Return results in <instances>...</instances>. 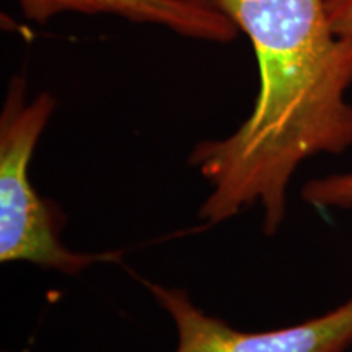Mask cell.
Masks as SVG:
<instances>
[{
  "instance_id": "cell-2",
  "label": "cell",
  "mask_w": 352,
  "mask_h": 352,
  "mask_svg": "<svg viewBox=\"0 0 352 352\" xmlns=\"http://www.w3.org/2000/svg\"><path fill=\"white\" fill-rule=\"evenodd\" d=\"M56 100L41 91L26 100L23 77L8 83L0 113V261L30 263L43 270L78 276L95 264L121 263V250L83 253L63 243L64 217L30 179V165Z\"/></svg>"
},
{
  "instance_id": "cell-5",
  "label": "cell",
  "mask_w": 352,
  "mask_h": 352,
  "mask_svg": "<svg viewBox=\"0 0 352 352\" xmlns=\"http://www.w3.org/2000/svg\"><path fill=\"white\" fill-rule=\"evenodd\" d=\"M302 199L316 209H352V171L333 173L305 183Z\"/></svg>"
},
{
  "instance_id": "cell-6",
  "label": "cell",
  "mask_w": 352,
  "mask_h": 352,
  "mask_svg": "<svg viewBox=\"0 0 352 352\" xmlns=\"http://www.w3.org/2000/svg\"><path fill=\"white\" fill-rule=\"evenodd\" d=\"M328 19L341 36H352V0H327Z\"/></svg>"
},
{
  "instance_id": "cell-4",
  "label": "cell",
  "mask_w": 352,
  "mask_h": 352,
  "mask_svg": "<svg viewBox=\"0 0 352 352\" xmlns=\"http://www.w3.org/2000/svg\"><path fill=\"white\" fill-rule=\"evenodd\" d=\"M19 3L26 19L38 23L64 12L108 13L212 43H230L239 34L236 25L204 0H19Z\"/></svg>"
},
{
  "instance_id": "cell-3",
  "label": "cell",
  "mask_w": 352,
  "mask_h": 352,
  "mask_svg": "<svg viewBox=\"0 0 352 352\" xmlns=\"http://www.w3.org/2000/svg\"><path fill=\"white\" fill-rule=\"evenodd\" d=\"M176 329L175 352H342L352 344V297L294 327L240 331L206 314L186 290L144 280Z\"/></svg>"
},
{
  "instance_id": "cell-1",
  "label": "cell",
  "mask_w": 352,
  "mask_h": 352,
  "mask_svg": "<svg viewBox=\"0 0 352 352\" xmlns=\"http://www.w3.org/2000/svg\"><path fill=\"white\" fill-rule=\"evenodd\" d=\"M252 43L259 70L253 111L226 139L189 153L210 191L199 208L208 226L261 206L272 236L287 212L290 179L318 153L352 147V36L328 19L327 0H204Z\"/></svg>"
}]
</instances>
